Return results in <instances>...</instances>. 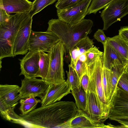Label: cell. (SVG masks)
<instances>
[{"label":"cell","instance_id":"cell-1","mask_svg":"<svg viewBox=\"0 0 128 128\" xmlns=\"http://www.w3.org/2000/svg\"><path fill=\"white\" fill-rule=\"evenodd\" d=\"M48 24L46 31L56 34L69 53L77 43L92 32L93 22L91 20L84 19L77 24H71L58 18L52 19Z\"/></svg>","mask_w":128,"mask_h":128},{"label":"cell","instance_id":"cell-2","mask_svg":"<svg viewBox=\"0 0 128 128\" xmlns=\"http://www.w3.org/2000/svg\"><path fill=\"white\" fill-rule=\"evenodd\" d=\"M30 14L16 13L11 15L8 20L0 25V59L13 57V46L17 34L21 24Z\"/></svg>","mask_w":128,"mask_h":128},{"label":"cell","instance_id":"cell-3","mask_svg":"<svg viewBox=\"0 0 128 128\" xmlns=\"http://www.w3.org/2000/svg\"><path fill=\"white\" fill-rule=\"evenodd\" d=\"M102 57L103 55L99 57L94 62L87 66L86 68L89 78L88 90L94 92L96 95L103 118L105 121L108 118L110 108L106 101L102 84Z\"/></svg>","mask_w":128,"mask_h":128},{"label":"cell","instance_id":"cell-4","mask_svg":"<svg viewBox=\"0 0 128 128\" xmlns=\"http://www.w3.org/2000/svg\"><path fill=\"white\" fill-rule=\"evenodd\" d=\"M66 50L60 40L53 46L50 52L49 69L47 75L44 79L49 85L57 84L66 81L64 60Z\"/></svg>","mask_w":128,"mask_h":128},{"label":"cell","instance_id":"cell-5","mask_svg":"<svg viewBox=\"0 0 128 128\" xmlns=\"http://www.w3.org/2000/svg\"><path fill=\"white\" fill-rule=\"evenodd\" d=\"M108 118L116 121H128V92L117 86L110 102Z\"/></svg>","mask_w":128,"mask_h":128},{"label":"cell","instance_id":"cell-6","mask_svg":"<svg viewBox=\"0 0 128 128\" xmlns=\"http://www.w3.org/2000/svg\"><path fill=\"white\" fill-rule=\"evenodd\" d=\"M128 14V0H113L102 11L100 16L104 22L102 30H106L114 23Z\"/></svg>","mask_w":128,"mask_h":128},{"label":"cell","instance_id":"cell-7","mask_svg":"<svg viewBox=\"0 0 128 128\" xmlns=\"http://www.w3.org/2000/svg\"><path fill=\"white\" fill-rule=\"evenodd\" d=\"M60 40L52 32H34L32 30L29 39L28 50L50 52L53 46Z\"/></svg>","mask_w":128,"mask_h":128},{"label":"cell","instance_id":"cell-8","mask_svg":"<svg viewBox=\"0 0 128 128\" xmlns=\"http://www.w3.org/2000/svg\"><path fill=\"white\" fill-rule=\"evenodd\" d=\"M49 84L44 80L36 78H24L21 80L19 94L21 98L38 97L42 100L45 96Z\"/></svg>","mask_w":128,"mask_h":128},{"label":"cell","instance_id":"cell-9","mask_svg":"<svg viewBox=\"0 0 128 128\" xmlns=\"http://www.w3.org/2000/svg\"><path fill=\"white\" fill-rule=\"evenodd\" d=\"M92 0H84L73 6L57 10L58 18L66 23L77 24L84 19L88 14V9Z\"/></svg>","mask_w":128,"mask_h":128},{"label":"cell","instance_id":"cell-10","mask_svg":"<svg viewBox=\"0 0 128 128\" xmlns=\"http://www.w3.org/2000/svg\"><path fill=\"white\" fill-rule=\"evenodd\" d=\"M32 17L30 14L24 20L17 34L13 48L14 56L26 54L29 50L28 43L32 30Z\"/></svg>","mask_w":128,"mask_h":128},{"label":"cell","instance_id":"cell-11","mask_svg":"<svg viewBox=\"0 0 128 128\" xmlns=\"http://www.w3.org/2000/svg\"><path fill=\"white\" fill-rule=\"evenodd\" d=\"M40 52L29 51L22 59H19L21 72L19 76L23 75L24 78L37 77L39 70Z\"/></svg>","mask_w":128,"mask_h":128},{"label":"cell","instance_id":"cell-12","mask_svg":"<svg viewBox=\"0 0 128 128\" xmlns=\"http://www.w3.org/2000/svg\"><path fill=\"white\" fill-rule=\"evenodd\" d=\"M71 90L66 81L58 84H50L42 100L41 106H44L60 101L71 93Z\"/></svg>","mask_w":128,"mask_h":128},{"label":"cell","instance_id":"cell-13","mask_svg":"<svg viewBox=\"0 0 128 128\" xmlns=\"http://www.w3.org/2000/svg\"><path fill=\"white\" fill-rule=\"evenodd\" d=\"M103 46V67L111 70L114 66L120 65L125 66L128 64V60L120 54L107 40Z\"/></svg>","mask_w":128,"mask_h":128},{"label":"cell","instance_id":"cell-14","mask_svg":"<svg viewBox=\"0 0 128 128\" xmlns=\"http://www.w3.org/2000/svg\"><path fill=\"white\" fill-rule=\"evenodd\" d=\"M20 87L17 85H0V100L8 108H15L21 99L18 94Z\"/></svg>","mask_w":128,"mask_h":128},{"label":"cell","instance_id":"cell-15","mask_svg":"<svg viewBox=\"0 0 128 128\" xmlns=\"http://www.w3.org/2000/svg\"><path fill=\"white\" fill-rule=\"evenodd\" d=\"M33 2L28 0H0V8L8 14H30Z\"/></svg>","mask_w":128,"mask_h":128},{"label":"cell","instance_id":"cell-16","mask_svg":"<svg viewBox=\"0 0 128 128\" xmlns=\"http://www.w3.org/2000/svg\"><path fill=\"white\" fill-rule=\"evenodd\" d=\"M71 128H112V125H105L104 122L96 121L84 111L78 110V112L71 122Z\"/></svg>","mask_w":128,"mask_h":128},{"label":"cell","instance_id":"cell-17","mask_svg":"<svg viewBox=\"0 0 128 128\" xmlns=\"http://www.w3.org/2000/svg\"><path fill=\"white\" fill-rule=\"evenodd\" d=\"M87 100L84 111L92 119L98 122H104L101 107L98 98L94 92L89 90L86 93Z\"/></svg>","mask_w":128,"mask_h":128},{"label":"cell","instance_id":"cell-18","mask_svg":"<svg viewBox=\"0 0 128 128\" xmlns=\"http://www.w3.org/2000/svg\"><path fill=\"white\" fill-rule=\"evenodd\" d=\"M94 43L93 40L90 39L88 36L77 43L69 52L71 58L70 65L74 68L79 56L94 46Z\"/></svg>","mask_w":128,"mask_h":128},{"label":"cell","instance_id":"cell-19","mask_svg":"<svg viewBox=\"0 0 128 128\" xmlns=\"http://www.w3.org/2000/svg\"><path fill=\"white\" fill-rule=\"evenodd\" d=\"M107 40L124 58L128 60V42L118 35L112 38L107 37Z\"/></svg>","mask_w":128,"mask_h":128},{"label":"cell","instance_id":"cell-20","mask_svg":"<svg viewBox=\"0 0 128 128\" xmlns=\"http://www.w3.org/2000/svg\"><path fill=\"white\" fill-rule=\"evenodd\" d=\"M102 81L105 100L110 108V98L112 86L111 71L110 70L103 66Z\"/></svg>","mask_w":128,"mask_h":128},{"label":"cell","instance_id":"cell-21","mask_svg":"<svg viewBox=\"0 0 128 128\" xmlns=\"http://www.w3.org/2000/svg\"><path fill=\"white\" fill-rule=\"evenodd\" d=\"M71 93L74 97L78 109L84 111L87 100V94L85 91L80 87L71 90Z\"/></svg>","mask_w":128,"mask_h":128},{"label":"cell","instance_id":"cell-22","mask_svg":"<svg viewBox=\"0 0 128 128\" xmlns=\"http://www.w3.org/2000/svg\"><path fill=\"white\" fill-rule=\"evenodd\" d=\"M50 60V52H40V58L39 63V70L37 77H40L44 79L48 72Z\"/></svg>","mask_w":128,"mask_h":128},{"label":"cell","instance_id":"cell-23","mask_svg":"<svg viewBox=\"0 0 128 128\" xmlns=\"http://www.w3.org/2000/svg\"><path fill=\"white\" fill-rule=\"evenodd\" d=\"M125 66L122 65H118L112 67L111 70L112 86L110 98V102L115 92L118 80L122 74L124 72Z\"/></svg>","mask_w":128,"mask_h":128},{"label":"cell","instance_id":"cell-24","mask_svg":"<svg viewBox=\"0 0 128 128\" xmlns=\"http://www.w3.org/2000/svg\"><path fill=\"white\" fill-rule=\"evenodd\" d=\"M68 66L69 70L66 71L68 77L66 81L71 91L76 88L81 87L80 81L74 68L70 64Z\"/></svg>","mask_w":128,"mask_h":128},{"label":"cell","instance_id":"cell-25","mask_svg":"<svg viewBox=\"0 0 128 128\" xmlns=\"http://www.w3.org/2000/svg\"><path fill=\"white\" fill-rule=\"evenodd\" d=\"M57 0H34L30 13L32 17L48 6L52 4Z\"/></svg>","mask_w":128,"mask_h":128},{"label":"cell","instance_id":"cell-26","mask_svg":"<svg viewBox=\"0 0 128 128\" xmlns=\"http://www.w3.org/2000/svg\"><path fill=\"white\" fill-rule=\"evenodd\" d=\"M85 53L86 58L85 62L86 66L94 62L99 57L103 55V52L100 51L96 46L89 49Z\"/></svg>","mask_w":128,"mask_h":128},{"label":"cell","instance_id":"cell-27","mask_svg":"<svg viewBox=\"0 0 128 128\" xmlns=\"http://www.w3.org/2000/svg\"><path fill=\"white\" fill-rule=\"evenodd\" d=\"M113 0H92L88 9V14H96L98 11L104 8Z\"/></svg>","mask_w":128,"mask_h":128},{"label":"cell","instance_id":"cell-28","mask_svg":"<svg viewBox=\"0 0 128 128\" xmlns=\"http://www.w3.org/2000/svg\"><path fill=\"white\" fill-rule=\"evenodd\" d=\"M84 0H63L57 2L55 6L57 10L66 9L74 6Z\"/></svg>","mask_w":128,"mask_h":128},{"label":"cell","instance_id":"cell-29","mask_svg":"<svg viewBox=\"0 0 128 128\" xmlns=\"http://www.w3.org/2000/svg\"><path fill=\"white\" fill-rule=\"evenodd\" d=\"M74 69L80 81L82 77L87 71L86 66L85 63L81 61L78 59Z\"/></svg>","mask_w":128,"mask_h":128},{"label":"cell","instance_id":"cell-30","mask_svg":"<svg viewBox=\"0 0 128 128\" xmlns=\"http://www.w3.org/2000/svg\"><path fill=\"white\" fill-rule=\"evenodd\" d=\"M128 92V74L124 72L120 78L118 85Z\"/></svg>","mask_w":128,"mask_h":128},{"label":"cell","instance_id":"cell-31","mask_svg":"<svg viewBox=\"0 0 128 128\" xmlns=\"http://www.w3.org/2000/svg\"><path fill=\"white\" fill-rule=\"evenodd\" d=\"M38 103L21 104L19 109L23 115H26L35 109Z\"/></svg>","mask_w":128,"mask_h":128},{"label":"cell","instance_id":"cell-32","mask_svg":"<svg viewBox=\"0 0 128 128\" xmlns=\"http://www.w3.org/2000/svg\"><path fill=\"white\" fill-rule=\"evenodd\" d=\"M94 37L98 42L102 43L103 45L106 42L107 37L102 30L98 29L94 33Z\"/></svg>","mask_w":128,"mask_h":128},{"label":"cell","instance_id":"cell-33","mask_svg":"<svg viewBox=\"0 0 128 128\" xmlns=\"http://www.w3.org/2000/svg\"><path fill=\"white\" fill-rule=\"evenodd\" d=\"M89 82V78L87 72L83 76L80 80L81 86L86 93Z\"/></svg>","mask_w":128,"mask_h":128},{"label":"cell","instance_id":"cell-34","mask_svg":"<svg viewBox=\"0 0 128 128\" xmlns=\"http://www.w3.org/2000/svg\"><path fill=\"white\" fill-rule=\"evenodd\" d=\"M0 25H2L8 21L11 15L8 14L5 10L1 8H0Z\"/></svg>","mask_w":128,"mask_h":128},{"label":"cell","instance_id":"cell-35","mask_svg":"<svg viewBox=\"0 0 128 128\" xmlns=\"http://www.w3.org/2000/svg\"><path fill=\"white\" fill-rule=\"evenodd\" d=\"M123 40L128 42V26L122 27L118 34Z\"/></svg>","mask_w":128,"mask_h":128},{"label":"cell","instance_id":"cell-36","mask_svg":"<svg viewBox=\"0 0 128 128\" xmlns=\"http://www.w3.org/2000/svg\"><path fill=\"white\" fill-rule=\"evenodd\" d=\"M42 100L37 99L35 97H27L24 98H21L20 101V103L21 104H29L35 103H41Z\"/></svg>","mask_w":128,"mask_h":128},{"label":"cell","instance_id":"cell-37","mask_svg":"<svg viewBox=\"0 0 128 128\" xmlns=\"http://www.w3.org/2000/svg\"><path fill=\"white\" fill-rule=\"evenodd\" d=\"M78 59L81 61L85 62L86 60V58L85 53L82 54L78 57Z\"/></svg>","mask_w":128,"mask_h":128},{"label":"cell","instance_id":"cell-38","mask_svg":"<svg viewBox=\"0 0 128 128\" xmlns=\"http://www.w3.org/2000/svg\"><path fill=\"white\" fill-rule=\"evenodd\" d=\"M119 123L122 125L121 128H128V121L121 122Z\"/></svg>","mask_w":128,"mask_h":128},{"label":"cell","instance_id":"cell-39","mask_svg":"<svg viewBox=\"0 0 128 128\" xmlns=\"http://www.w3.org/2000/svg\"><path fill=\"white\" fill-rule=\"evenodd\" d=\"M124 71L128 74V64L125 66Z\"/></svg>","mask_w":128,"mask_h":128},{"label":"cell","instance_id":"cell-40","mask_svg":"<svg viewBox=\"0 0 128 128\" xmlns=\"http://www.w3.org/2000/svg\"><path fill=\"white\" fill-rule=\"evenodd\" d=\"M63 0H58V2H59L60 1H61Z\"/></svg>","mask_w":128,"mask_h":128}]
</instances>
